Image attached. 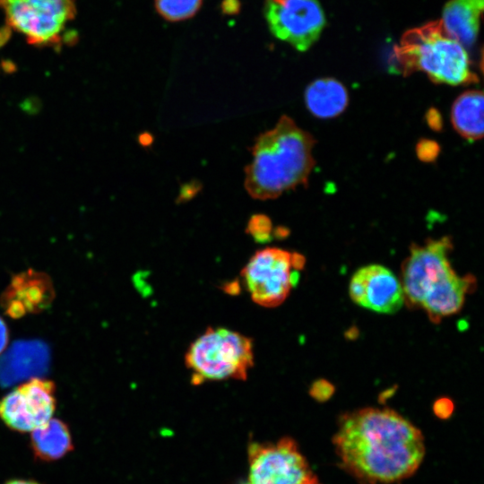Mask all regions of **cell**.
Returning a JSON list of instances; mask_svg holds the SVG:
<instances>
[{
	"label": "cell",
	"mask_w": 484,
	"mask_h": 484,
	"mask_svg": "<svg viewBox=\"0 0 484 484\" xmlns=\"http://www.w3.org/2000/svg\"><path fill=\"white\" fill-rule=\"evenodd\" d=\"M6 484H39L32 480H14L7 482Z\"/></svg>",
	"instance_id": "24"
},
{
	"label": "cell",
	"mask_w": 484,
	"mask_h": 484,
	"mask_svg": "<svg viewBox=\"0 0 484 484\" xmlns=\"http://www.w3.org/2000/svg\"><path fill=\"white\" fill-rule=\"evenodd\" d=\"M341 467L361 484H393L412 476L426 453L420 429L389 408L343 413L333 437Z\"/></svg>",
	"instance_id": "1"
},
{
	"label": "cell",
	"mask_w": 484,
	"mask_h": 484,
	"mask_svg": "<svg viewBox=\"0 0 484 484\" xmlns=\"http://www.w3.org/2000/svg\"><path fill=\"white\" fill-rule=\"evenodd\" d=\"M30 443L34 455L47 462L60 459L73 448L67 425L57 419L32 430Z\"/></svg>",
	"instance_id": "17"
},
{
	"label": "cell",
	"mask_w": 484,
	"mask_h": 484,
	"mask_svg": "<svg viewBox=\"0 0 484 484\" xmlns=\"http://www.w3.org/2000/svg\"><path fill=\"white\" fill-rule=\"evenodd\" d=\"M292 268V253L267 247L254 254L241 275L255 303L274 307L286 299L298 282V272Z\"/></svg>",
	"instance_id": "7"
},
{
	"label": "cell",
	"mask_w": 484,
	"mask_h": 484,
	"mask_svg": "<svg viewBox=\"0 0 484 484\" xmlns=\"http://www.w3.org/2000/svg\"><path fill=\"white\" fill-rule=\"evenodd\" d=\"M483 5L484 0H450L444 8L445 30L464 48L477 39Z\"/></svg>",
	"instance_id": "15"
},
{
	"label": "cell",
	"mask_w": 484,
	"mask_h": 484,
	"mask_svg": "<svg viewBox=\"0 0 484 484\" xmlns=\"http://www.w3.org/2000/svg\"><path fill=\"white\" fill-rule=\"evenodd\" d=\"M49 361L47 345L39 341H16L0 358V383L8 385L44 373Z\"/></svg>",
	"instance_id": "13"
},
{
	"label": "cell",
	"mask_w": 484,
	"mask_h": 484,
	"mask_svg": "<svg viewBox=\"0 0 484 484\" xmlns=\"http://www.w3.org/2000/svg\"><path fill=\"white\" fill-rule=\"evenodd\" d=\"M454 406L453 402L446 397H442L437 399L433 406L434 413L440 419L449 418L453 411Z\"/></svg>",
	"instance_id": "22"
},
{
	"label": "cell",
	"mask_w": 484,
	"mask_h": 484,
	"mask_svg": "<svg viewBox=\"0 0 484 484\" xmlns=\"http://www.w3.org/2000/svg\"><path fill=\"white\" fill-rule=\"evenodd\" d=\"M453 245L449 237L413 244L402 268L404 303L419 307L428 292L454 272L448 259Z\"/></svg>",
	"instance_id": "8"
},
{
	"label": "cell",
	"mask_w": 484,
	"mask_h": 484,
	"mask_svg": "<svg viewBox=\"0 0 484 484\" xmlns=\"http://www.w3.org/2000/svg\"><path fill=\"white\" fill-rule=\"evenodd\" d=\"M55 408V384L34 377L0 400V419L15 431L30 432L51 419Z\"/></svg>",
	"instance_id": "10"
},
{
	"label": "cell",
	"mask_w": 484,
	"mask_h": 484,
	"mask_svg": "<svg viewBox=\"0 0 484 484\" xmlns=\"http://www.w3.org/2000/svg\"><path fill=\"white\" fill-rule=\"evenodd\" d=\"M334 393V386L325 379H317L309 389V393L318 402H325L330 399Z\"/></svg>",
	"instance_id": "21"
},
{
	"label": "cell",
	"mask_w": 484,
	"mask_h": 484,
	"mask_svg": "<svg viewBox=\"0 0 484 484\" xmlns=\"http://www.w3.org/2000/svg\"><path fill=\"white\" fill-rule=\"evenodd\" d=\"M271 230V220L264 215H254L247 224V232L253 236L255 240L260 242L270 239Z\"/></svg>",
	"instance_id": "20"
},
{
	"label": "cell",
	"mask_w": 484,
	"mask_h": 484,
	"mask_svg": "<svg viewBox=\"0 0 484 484\" xmlns=\"http://www.w3.org/2000/svg\"><path fill=\"white\" fill-rule=\"evenodd\" d=\"M240 484H249L248 482H244V483H240Z\"/></svg>",
	"instance_id": "25"
},
{
	"label": "cell",
	"mask_w": 484,
	"mask_h": 484,
	"mask_svg": "<svg viewBox=\"0 0 484 484\" xmlns=\"http://www.w3.org/2000/svg\"><path fill=\"white\" fill-rule=\"evenodd\" d=\"M483 105L482 92L472 90L461 94L452 107L453 125L469 141H476L483 136Z\"/></svg>",
	"instance_id": "18"
},
{
	"label": "cell",
	"mask_w": 484,
	"mask_h": 484,
	"mask_svg": "<svg viewBox=\"0 0 484 484\" xmlns=\"http://www.w3.org/2000/svg\"><path fill=\"white\" fill-rule=\"evenodd\" d=\"M9 340V333L4 321L0 317V354L6 347Z\"/></svg>",
	"instance_id": "23"
},
{
	"label": "cell",
	"mask_w": 484,
	"mask_h": 484,
	"mask_svg": "<svg viewBox=\"0 0 484 484\" xmlns=\"http://www.w3.org/2000/svg\"><path fill=\"white\" fill-rule=\"evenodd\" d=\"M349 294L356 304L377 313L392 314L404 304L401 281L379 264L359 268L350 281Z\"/></svg>",
	"instance_id": "11"
},
{
	"label": "cell",
	"mask_w": 484,
	"mask_h": 484,
	"mask_svg": "<svg viewBox=\"0 0 484 484\" xmlns=\"http://www.w3.org/2000/svg\"><path fill=\"white\" fill-rule=\"evenodd\" d=\"M305 101L307 108L315 117L332 118L346 108L348 92L339 81L333 78H322L307 86Z\"/></svg>",
	"instance_id": "16"
},
{
	"label": "cell",
	"mask_w": 484,
	"mask_h": 484,
	"mask_svg": "<svg viewBox=\"0 0 484 484\" xmlns=\"http://www.w3.org/2000/svg\"><path fill=\"white\" fill-rule=\"evenodd\" d=\"M394 54L405 74L421 71L433 82L450 85L477 80L466 48L446 32L441 20L407 30Z\"/></svg>",
	"instance_id": "3"
},
{
	"label": "cell",
	"mask_w": 484,
	"mask_h": 484,
	"mask_svg": "<svg viewBox=\"0 0 484 484\" xmlns=\"http://www.w3.org/2000/svg\"><path fill=\"white\" fill-rule=\"evenodd\" d=\"M313 136L282 116L276 125L261 134L245 169V187L255 199L268 200L307 183L315 165Z\"/></svg>",
	"instance_id": "2"
},
{
	"label": "cell",
	"mask_w": 484,
	"mask_h": 484,
	"mask_svg": "<svg viewBox=\"0 0 484 484\" xmlns=\"http://www.w3.org/2000/svg\"><path fill=\"white\" fill-rule=\"evenodd\" d=\"M203 0H154L157 13L166 21L180 22L192 18Z\"/></svg>",
	"instance_id": "19"
},
{
	"label": "cell",
	"mask_w": 484,
	"mask_h": 484,
	"mask_svg": "<svg viewBox=\"0 0 484 484\" xmlns=\"http://www.w3.org/2000/svg\"><path fill=\"white\" fill-rule=\"evenodd\" d=\"M264 11L271 32L299 51L307 50L325 25L318 0H265Z\"/></svg>",
	"instance_id": "9"
},
{
	"label": "cell",
	"mask_w": 484,
	"mask_h": 484,
	"mask_svg": "<svg viewBox=\"0 0 484 484\" xmlns=\"http://www.w3.org/2000/svg\"><path fill=\"white\" fill-rule=\"evenodd\" d=\"M476 284L472 275L459 276L455 272L433 287L421 302L433 323L457 313L462 307L467 293Z\"/></svg>",
	"instance_id": "14"
},
{
	"label": "cell",
	"mask_w": 484,
	"mask_h": 484,
	"mask_svg": "<svg viewBox=\"0 0 484 484\" xmlns=\"http://www.w3.org/2000/svg\"><path fill=\"white\" fill-rule=\"evenodd\" d=\"M55 298L51 279L44 272L29 269L12 277L0 304L5 315L18 319L48 308Z\"/></svg>",
	"instance_id": "12"
},
{
	"label": "cell",
	"mask_w": 484,
	"mask_h": 484,
	"mask_svg": "<svg viewBox=\"0 0 484 484\" xmlns=\"http://www.w3.org/2000/svg\"><path fill=\"white\" fill-rule=\"evenodd\" d=\"M247 454L249 484H321L291 437L250 442Z\"/></svg>",
	"instance_id": "5"
},
{
	"label": "cell",
	"mask_w": 484,
	"mask_h": 484,
	"mask_svg": "<svg viewBox=\"0 0 484 484\" xmlns=\"http://www.w3.org/2000/svg\"><path fill=\"white\" fill-rule=\"evenodd\" d=\"M7 23L32 45H54L75 15V0H0Z\"/></svg>",
	"instance_id": "6"
},
{
	"label": "cell",
	"mask_w": 484,
	"mask_h": 484,
	"mask_svg": "<svg viewBox=\"0 0 484 484\" xmlns=\"http://www.w3.org/2000/svg\"><path fill=\"white\" fill-rule=\"evenodd\" d=\"M186 366L193 384L227 379L246 380L254 366L252 340L224 327H209L189 346Z\"/></svg>",
	"instance_id": "4"
}]
</instances>
